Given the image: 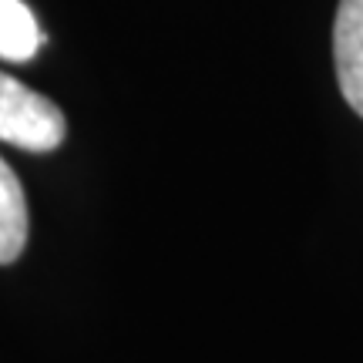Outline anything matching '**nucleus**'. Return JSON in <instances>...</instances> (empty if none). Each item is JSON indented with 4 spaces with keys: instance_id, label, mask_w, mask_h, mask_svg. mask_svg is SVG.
<instances>
[{
    "instance_id": "nucleus-3",
    "label": "nucleus",
    "mask_w": 363,
    "mask_h": 363,
    "mask_svg": "<svg viewBox=\"0 0 363 363\" xmlns=\"http://www.w3.org/2000/svg\"><path fill=\"white\" fill-rule=\"evenodd\" d=\"M27 242V199L13 169L0 158V266L13 262Z\"/></svg>"
},
{
    "instance_id": "nucleus-1",
    "label": "nucleus",
    "mask_w": 363,
    "mask_h": 363,
    "mask_svg": "<svg viewBox=\"0 0 363 363\" xmlns=\"http://www.w3.org/2000/svg\"><path fill=\"white\" fill-rule=\"evenodd\" d=\"M65 135L67 121L51 98L0 71V142L40 155V152H54L65 142Z\"/></svg>"
},
{
    "instance_id": "nucleus-4",
    "label": "nucleus",
    "mask_w": 363,
    "mask_h": 363,
    "mask_svg": "<svg viewBox=\"0 0 363 363\" xmlns=\"http://www.w3.org/2000/svg\"><path fill=\"white\" fill-rule=\"evenodd\" d=\"M40 24L24 0H0V57L4 61H30L40 51Z\"/></svg>"
},
{
    "instance_id": "nucleus-2",
    "label": "nucleus",
    "mask_w": 363,
    "mask_h": 363,
    "mask_svg": "<svg viewBox=\"0 0 363 363\" xmlns=\"http://www.w3.org/2000/svg\"><path fill=\"white\" fill-rule=\"evenodd\" d=\"M333 61L343 98L363 118V0H340L333 21Z\"/></svg>"
}]
</instances>
